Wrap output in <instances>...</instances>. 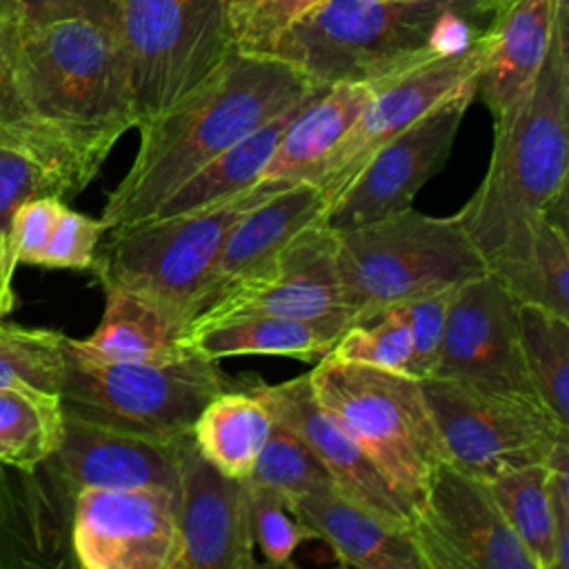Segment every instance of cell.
I'll list each match as a JSON object with an SVG mask.
<instances>
[{"label": "cell", "instance_id": "obj_32", "mask_svg": "<svg viewBox=\"0 0 569 569\" xmlns=\"http://www.w3.org/2000/svg\"><path fill=\"white\" fill-rule=\"evenodd\" d=\"M520 353L538 400L569 425V318L518 302Z\"/></svg>", "mask_w": 569, "mask_h": 569}, {"label": "cell", "instance_id": "obj_46", "mask_svg": "<svg viewBox=\"0 0 569 569\" xmlns=\"http://www.w3.org/2000/svg\"><path fill=\"white\" fill-rule=\"evenodd\" d=\"M229 2H231V13H233V9H238L244 0H229Z\"/></svg>", "mask_w": 569, "mask_h": 569}, {"label": "cell", "instance_id": "obj_45", "mask_svg": "<svg viewBox=\"0 0 569 569\" xmlns=\"http://www.w3.org/2000/svg\"><path fill=\"white\" fill-rule=\"evenodd\" d=\"M485 13H489L491 18H496L500 11H505L511 2H516V0H473Z\"/></svg>", "mask_w": 569, "mask_h": 569}, {"label": "cell", "instance_id": "obj_37", "mask_svg": "<svg viewBox=\"0 0 569 569\" xmlns=\"http://www.w3.org/2000/svg\"><path fill=\"white\" fill-rule=\"evenodd\" d=\"M251 529L253 542L271 565H289L296 549L316 538V533L298 520L280 491L262 485H251Z\"/></svg>", "mask_w": 569, "mask_h": 569}, {"label": "cell", "instance_id": "obj_13", "mask_svg": "<svg viewBox=\"0 0 569 569\" xmlns=\"http://www.w3.org/2000/svg\"><path fill=\"white\" fill-rule=\"evenodd\" d=\"M482 51L485 38L480 33L473 47L462 53L438 56L398 76L373 82L371 96L356 122L331 149L309 184L320 189L327 204L336 200L378 147L473 80Z\"/></svg>", "mask_w": 569, "mask_h": 569}, {"label": "cell", "instance_id": "obj_12", "mask_svg": "<svg viewBox=\"0 0 569 569\" xmlns=\"http://www.w3.org/2000/svg\"><path fill=\"white\" fill-rule=\"evenodd\" d=\"M411 538L425 569H536L489 485L447 460L429 476Z\"/></svg>", "mask_w": 569, "mask_h": 569}, {"label": "cell", "instance_id": "obj_7", "mask_svg": "<svg viewBox=\"0 0 569 569\" xmlns=\"http://www.w3.org/2000/svg\"><path fill=\"white\" fill-rule=\"evenodd\" d=\"M336 236L338 273L358 322L416 293L487 273L458 213L427 216L409 207Z\"/></svg>", "mask_w": 569, "mask_h": 569}, {"label": "cell", "instance_id": "obj_31", "mask_svg": "<svg viewBox=\"0 0 569 569\" xmlns=\"http://www.w3.org/2000/svg\"><path fill=\"white\" fill-rule=\"evenodd\" d=\"M509 529L536 569H567L560 558L556 520L547 491V462L527 465L487 482Z\"/></svg>", "mask_w": 569, "mask_h": 569}, {"label": "cell", "instance_id": "obj_3", "mask_svg": "<svg viewBox=\"0 0 569 569\" xmlns=\"http://www.w3.org/2000/svg\"><path fill=\"white\" fill-rule=\"evenodd\" d=\"M13 9L7 40L31 116L107 160L120 136L138 124L120 33L89 20L24 24Z\"/></svg>", "mask_w": 569, "mask_h": 569}, {"label": "cell", "instance_id": "obj_1", "mask_svg": "<svg viewBox=\"0 0 569 569\" xmlns=\"http://www.w3.org/2000/svg\"><path fill=\"white\" fill-rule=\"evenodd\" d=\"M316 89L287 62L236 49L193 93L136 127L138 151L102 222L113 229L149 218L213 156Z\"/></svg>", "mask_w": 569, "mask_h": 569}, {"label": "cell", "instance_id": "obj_11", "mask_svg": "<svg viewBox=\"0 0 569 569\" xmlns=\"http://www.w3.org/2000/svg\"><path fill=\"white\" fill-rule=\"evenodd\" d=\"M473 100L476 87L469 80L378 147L338 198L327 204L322 224L345 233L409 209L420 187L445 169L458 127Z\"/></svg>", "mask_w": 569, "mask_h": 569}, {"label": "cell", "instance_id": "obj_15", "mask_svg": "<svg viewBox=\"0 0 569 569\" xmlns=\"http://www.w3.org/2000/svg\"><path fill=\"white\" fill-rule=\"evenodd\" d=\"M173 453L178 549L171 569L256 567L249 482L218 471L191 433L173 442Z\"/></svg>", "mask_w": 569, "mask_h": 569}, {"label": "cell", "instance_id": "obj_33", "mask_svg": "<svg viewBox=\"0 0 569 569\" xmlns=\"http://www.w3.org/2000/svg\"><path fill=\"white\" fill-rule=\"evenodd\" d=\"M60 393L29 385L0 387V465L33 467L47 460L62 438Z\"/></svg>", "mask_w": 569, "mask_h": 569}, {"label": "cell", "instance_id": "obj_25", "mask_svg": "<svg viewBox=\"0 0 569 569\" xmlns=\"http://www.w3.org/2000/svg\"><path fill=\"white\" fill-rule=\"evenodd\" d=\"M373 82H336L311 96L282 131L258 182H311L325 158L356 122Z\"/></svg>", "mask_w": 569, "mask_h": 569}, {"label": "cell", "instance_id": "obj_14", "mask_svg": "<svg viewBox=\"0 0 569 569\" xmlns=\"http://www.w3.org/2000/svg\"><path fill=\"white\" fill-rule=\"evenodd\" d=\"M429 376L538 400L520 353L518 302L489 271L453 289Z\"/></svg>", "mask_w": 569, "mask_h": 569}, {"label": "cell", "instance_id": "obj_26", "mask_svg": "<svg viewBox=\"0 0 569 569\" xmlns=\"http://www.w3.org/2000/svg\"><path fill=\"white\" fill-rule=\"evenodd\" d=\"M351 325L356 320L345 313L320 318L247 316L220 322L180 342L191 353L211 360L227 356H284L318 362Z\"/></svg>", "mask_w": 569, "mask_h": 569}, {"label": "cell", "instance_id": "obj_41", "mask_svg": "<svg viewBox=\"0 0 569 569\" xmlns=\"http://www.w3.org/2000/svg\"><path fill=\"white\" fill-rule=\"evenodd\" d=\"M62 207L64 200L56 196H42L24 202L16 211L9 229V251L16 264H42Z\"/></svg>", "mask_w": 569, "mask_h": 569}, {"label": "cell", "instance_id": "obj_40", "mask_svg": "<svg viewBox=\"0 0 569 569\" xmlns=\"http://www.w3.org/2000/svg\"><path fill=\"white\" fill-rule=\"evenodd\" d=\"M104 233L107 224L102 222V218H89L64 204L49 238L40 267L76 271L91 269L96 249Z\"/></svg>", "mask_w": 569, "mask_h": 569}, {"label": "cell", "instance_id": "obj_8", "mask_svg": "<svg viewBox=\"0 0 569 569\" xmlns=\"http://www.w3.org/2000/svg\"><path fill=\"white\" fill-rule=\"evenodd\" d=\"M229 387L233 382L218 360L198 353L169 365L96 362L67 345V369L58 393L67 416L147 440L173 442L189 433L202 407Z\"/></svg>", "mask_w": 569, "mask_h": 569}, {"label": "cell", "instance_id": "obj_42", "mask_svg": "<svg viewBox=\"0 0 569 569\" xmlns=\"http://www.w3.org/2000/svg\"><path fill=\"white\" fill-rule=\"evenodd\" d=\"M13 7L0 4V131H9V133L22 136V138H33V140H62V142H69L62 136L53 133L51 129L42 127L31 116V111H29V107H27L22 93H20V87H18V80H16V73H13V64H11L9 40H7V13ZM69 144H73V142H69Z\"/></svg>", "mask_w": 569, "mask_h": 569}, {"label": "cell", "instance_id": "obj_39", "mask_svg": "<svg viewBox=\"0 0 569 569\" xmlns=\"http://www.w3.org/2000/svg\"><path fill=\"white\" fill-rule=\"evenodd\" d=\"M458 287V284H456ZM456 287H440L416 293L393 307L402 311L409 322L413 340V376L427 378L436 365V356L442 342L449 302Z\"/></svg>", "mask_w": 569, "mask_h": 569}, {"label": "cell", "instance_id": "obj_27", "mask_svg": "<svg viewBox=\"0 0 569 569\" xmlns=\"http://www.w3.org/2000/svg\"><path fill=\"white\" fill-rule=\"evenodd\" d=\"M104 313L96 331L87 338H69V349L96 362H147L169 365L191 356L180 342V331L171 327L153 307L140 298L104 289Z\"/></svg>", "mask_w": 569, "mask_h": 569}, {"label": "cell", "instance_id": "obj_38", "mask_svg": "<svg viewBox=\"0 0 569 569\" xmlns=\"http://www.w3.org/2000/svg\"><path fill=\"white\" fill-rule=\"evenodd\" d=\"M327 0H244L231 13L233 44L238 51L267 56L271 44L298 20Z\"/></svg>", "mask_w": 569, "mask_h": 569}, {"label": "cell", "instance_id": "obj_18", "mask_svg": "<svg viewBox=\"0 0 569 569\" xmlns=\"http://www.w3.org/2000/svg\"><path fill=\"white\" fill-rule=\"evenodd\" d=\"M247 385L267 405L276 422L289 427L311 447L342 496L389 525L411 529L413 509L362 447L320 409L307 373L278 385H267L262 380Z\"/></svg>", "mask_w": 569, "mask_h": 569}, {"label": "cell", "instance_id": "obj_29", "mask_svg": "<svg viewBox=\"0 0 569 569\" xmlns=\"http://www.w3.org/2000/svg\"><path fill=\"white\" fill-rule=\"evenodd\" d=\"M273 416L258 393L222 389L198 413L191 438L198 451L224 476L247 480L271 433Z\"/></svg>", "mask_w": 569, "mask_h": 569}, {"label": "cell", "instance_id": "obj_44", "mask_svg": "<svg viewBox=\"0 0 569 569\" xmlns=\"http://www.w3.org/2000/svg\"><path fill=\"white\" fill-rule=\"evenodd\" d=\"M16 262L11 258L9 244L4 240V236L0 233V320H4L18 305V296L13 291V271H16Z\"/></svg>", "mask_w": 569, "mask_h": 569}, {"label": "cell", "instance_id": "obj_21", "mask_svg": "<svg viewBox=\"0 0 569 569\" xmlns=\"http://www.w3.org/2000/svg\"><path fill=\"white\" fill-rule=\"evenodd\" d=\"M325 207L318 187L296 182L242 213L224 236L209 269L200 313L227 289L267 273L298 233L322 222Z\"/></svg>", "mask_w": 569, "mask_h": 569}, {"label": "cell", "instance_id": "obj_30", "mask_svg": "<svg viewBox=\"0 0 569 569\" xmlns=\"http://www.w3.org/2000/svg\"><path fill=\"white\" fill-rule=\"evenodd\" d=\"M487 271L516 298L569 318L567 231L545 216L529 220L525 247L511 258H487Z\"/></svg>", "mask_w": 569, "mask_h": 569}, {"label": "cell", "instance_id": "obj_43", "mask_svg": "<svg viewBox=\"0 0 569 569\" xmlns=\"http://www.w3.org/2000/svg\"><path fill=\"white\" fill-rule=\"evenodd\" d=\"M13 11L24 24L89 20L120 33L118 0H16Z\"/></svg>", "mask_w": 569, "mask_h": 569}, {"label": "cell", "instance_id": "obj_19", "mask_svg": "<svg viewBox=\"0 0 569 569\" xmlns=\"http://www.w3.org/2000/svg\"><path fill=\"white\" fill-rule=\"evenodd\" d=\"M76 498L49 458L33 467L0 465V567H76Z\"/></svg>", "mask_w": 569, "mask_h": 569}, {"label": "cell", "instance_id": "obj_47", "mask_svg": "<svg viewBox=\"0 0 569 569\" xmlns=\"http://www.w3.org/2000/svg\"><path fill=\"white\" fill-rule=\"evenodd\" d=\"M0 4H7V7H13L16 0H0Z\"/></svg>", "mask_w": 569, "mask_h": 569}, {"label": "cell", "instance_id": "obj_28", "mask_svg": "<svg viewBox=\"0 0 569 569\" xmlns=\"http://www.w3.org/2000/svg\"><path fill=\"white\" fill-rule=\"evenodd\" d=\"M320 89L289 104L287 109H282L280 113H276L273 118H269L267 122H262L240 140H236L231 147L213 156L207 164H202L196 173H191L151 216H173V213L196 211L256 184L287 124L293 120L300 107Z\"/></svg>", "mask_w": 569, "mask_h": 569}, {"label": "cell", "instance_id": "obj_24", "mask_svg": "<svg viewBox=\"0 0 569 569\" xmlns=\"http://www.w3.org/2000/svg\"><path fill=\"white\" fill-rule=\"evenodd\" d=\"M104 160L62 140H33L0 131V233L9 244L16 211L42 196L80 193Z\"/></svg>", "mask_w": 569, "mask_h": 569}, {"label": "cell", "instance_id": "obj_34", "mask_svg": "<svg viewBox=\"0 0 569 569\" xmlns=\"http://www.w3.org/2000/svg\"><path fill=\"white\" fill-rule=\"evenodd\" d=\"M67 340L56 329L0 320V387L29 385L58 393L67 369Z\"/></svg>", "mask_w": 569, "mask_h": 569}, {"label": "cell", "instance_id": "obj_16", "mask_svg": "<svg viewBox=\"0 0 569 569\" xmlns=\"http://www.w3.org/2000/svg\"><path fill=\"white\" fill-rule=\"evenodd\" d=\"M338 236L322 222L298 233L282 251L278 262L256 280L240 282L216 298L182 331V338L196 336L209 327L247 316L320 318L351 316L342 280L336 264Z\"/></svg>", "mask_w": 569, "mask_h": 569}, {"label": "cell", "instance_id": "obj_35", "mask_svg": "<svg viewBox=\"0 0 569 569\" xmlns=\"http://www.w3.org/2000/svg\"><path fill=\"white\" fill-rule=\"evenodd\" d=\"M247 482L271 487L284 498L338 489L311 447L276 420Z\"/></svg>", "mask_w": 569, "mask_h": 569}, {"label": "cell", "instance_id": "obj_2", "mask_svg": "<svg viewBox=\"0 0 569 569\" xmlns=\"http://www.w3.org/2000/svg\"><path fill=\"white\" fill-rule=\"evenodd\" d=\"M569 167V16H553L540 69L518 104L493 122L487 173L458 211L487 258L522 249L529 220L567 189Z\"/></svg>", "mask_w": 569, "mask_h": 569}, {"label": "cell", "instance_id": "obj_22", "mask_svg": "<svg viewBox=\"0 0 569 569\" xmlns=\"http://www.w3.org/2000/svg\"><path fill=\"white\" fill-rule=\"evenodd\" d=\"M551 27V0H516L485 27V51L473 87L493 122L502 120L533 82Z\"/></svg>", "mask_w": 569, "mask_h": 569}, {"label": "cell", "instance_id": "obj_9", "mask_svg": "<svg viewBox=\"0 0 569 569\" xmlns=\"http://www.w3.org/2000/svg\"><path fill=\"white\" fill-rule=\"evenodd\" d=\"M118 7L138 124L184 100L236 51L229 0H118Z\"/></svg>", "mask_w": 569, "mask_h": 569}, {"label": "cell", "instance_id": "obj_10", "mask_svg": "<svg viewBox=\"0 0 569 569\" xmlns=\"http://www.w3.org/2000/svg\"><path fill=\"white\" fill-rule=\"evenodd\" d=\"M445 460L485 482L527 465H542L569 425L540 400L480 389L460 380L420 378Z\"/></svg>", "mask_w": 569, "mask_h": 569}, {"label": "cell", "instance_id": "obj_20", "mask_svg": "<svg viewBox=\"0 0 569 569\" xmlns=\"http://www.w3.org/2000/svg\"><path fill=\"white\" fill-rule=\"evenodd\" d=\"M173 442L147 440L64 413L62 438L49 460L76 491L164 489L176 496Z\"/></svg>", "mask_w": 569, "mask_h": 569}, {"label": "cell", "instance_id": "obj_17", "mask_svg": "<svg viewBox=\"0 0 569 569\" xmlns=\"http://www.w3.org/2000/svg\"><path fill=\"white\" fill-rule=\"evenodd\" d=\"M71 547L82 569H171L176 496L164 489H82Z\"/></svg>", "mask_w": 569, "mask_h": 569}, {"label": "cell", "instance_id": "obj_4", "mask_svg": "<svg viewBox=\"0 0 569 569\" xmlns=\"http://www.w3.org/2000/svg\"><path fill=\"white\" fill-rule=\"evenodd\" d=\"M282 187L256 182L196 211L151 216L107 229L91 271L102 289H120L140 298L182 336L200 313L209 269L229 229Z\"/></svg>", "mask_w": 569, "mask_h": 569}, {"label": "cell", "instance_id": "obj_23", "mask_svg": "<svg viewBox=\"0 0 569 569\" xmlns=\"http://www.w3.org/2000/svg\"><path fill=\"white\" fill-rule=\"evenodd\" d=\"M291 513L325 540L340 562L360 569H425L411 529L396 527L338 489L284 498Z\"/></svg>", "mask_w": 569, "mask_h": 569}, {"label": "cell", "instance_id": "obj_36", "mask_svg": "<svg viewBox=\"0 0 569 569\" xmlns=\"http://www.w3.org/2000/svg\"><path fill=\"white\" fill-rule=\"evenodd\" d=\"M327 356L413 376L411 329L398 307H389L367 322L351 325Z\"/></svg>", "mask_w": 569, "mask_h": 569}, {"label": "cell", "instance_id": "obj_6", "mask_svg": "<svg viewBox=\"0 0 569 569\" xmlns=\"http://www.w3.org/2000/svg\"><path fill=\"white\" fill-rule=\"evenodd\" d=\"M307 376L320 409L362 447L416 511L429 476L445 460L420 380L329 356Z\"/></svg>", "mask_w": 569, "mask_h": 569}, {"label": "cell", "instance_id": "obj_5", "mask_svg": "<svg viewBox=\"0 0 569 569\" xmlns=\"http://www.w3.org/2000/svg\"><path fill=\"white\" fill-rule=\"evenodd\" d=\"M458 0H327L267 51L318 87L378 82L438 58L436 18Z\"/></svg>", "mask_w": 569, "mask_h": 569}]
</instances>
